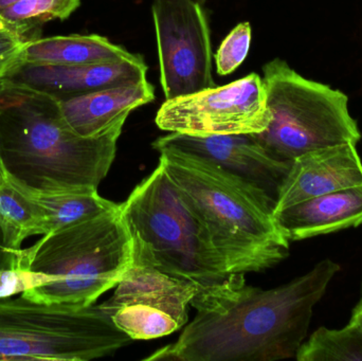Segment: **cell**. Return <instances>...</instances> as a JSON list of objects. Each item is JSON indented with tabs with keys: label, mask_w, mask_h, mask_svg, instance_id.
<instances>
[{
	"label": "cell",
	"mask_w": 362,
	"mask_h": 361,
	"mask_svg": "<svg viewBox=\"0 0 362 361\" xmlns=\"http://www.w3.org/2000/svg\"><path fill=\"white\" fill-rule=\"evenodd\" d=\"M340 265L325 259L312 271L272 290L248 285L230 275L197 294V309L175 343L146 360L274 361L296 357L308 336L315 305Z\"/></svg>",
	"instance_id": "1"
},
{
	"label": "cell",
	"mask_w": 362,
	"mask_h": 361,
	"mask_svg": "<svg viewBox=\"0 0 362 361\" xmlns=\"http://www.w3.org/2000/svg\"><path fill=\"white\" fill-rule=\"evenodd\" d=\"M123 127L78 135L59 100L0 82V154L8 176L33 190L98 189L114 162Z\"/></svg>",
	"instance_id": "2"
},
{
	"label": "cell",
	"mask_w": 362,
	"mask_h": 361,
	"mask_svg": "<svg viewBox=\"0 0 362 361\" xmlns=\"http://www.w3.org/2000/svg\"><path fill=\"white\" fill-rule=\"evenodd\" d=\"M159 162L204 225L229 275L259 273L289 256L274 218L276 201L199 157L163 148Z\"/></svg>",
	"instance_id": "3"
},
{
	"label": "cell",
	"mask_w": 362,
	"mask_h": 361,
	"mask_svg": "<svg viewBox=\"0 0 362 361\" xmlns=\"http://www.w3.org/2000/svg\"><path fill=\"white\" fill-rule=\"evenodd\" d=\"M133 265V239L121 205L47 233L13 256L11 267L54 278L21 297L34 302L91 305L116 288Z\"/></svg>",
	"instance_id": "4"
},
{
	"label": "cell",
	"mask_w": 362,
	"mask_h": 361,
	"mask_svg": "<svg viewBox=\"0 0 362 361\" xmlns=\"http://www.w3.org/2000/svg\"><path fill=\"white\" fill-rule=\"evenodd\" d=\"M121 212L133 239V264L187 282L197 294L229 277L204 225L160 162Z\"/></svg>",
	"instance_id": "5"
},
{
	"label": "cell",
	"mask_w": 362,
	"mask_h": 361,
	"mask_svg": "<svg viewBox=\"0 0 362 361\" xmlns=\"http://www.w3.org/2000/svg\"><path fill=\"white\" fill-rule=\"evenodd\" d=\"M132 341L101 304L0 298V361H89Z\"/></svg>",
	"instance_id": "6"
},
{
	"label": "cell",
	"mask_w": 362,
	"mask_h": 361,
	"mask_svg": "<svg viewBox=\"0 0 362 361\" xmlns=\"http://www.w3.org/2000/svg\"><path fill=\"white\" fill-rule=\"evenodd\" d=\"M263 73L272 120L253 135L274 158L291 162L312 150L358 143L346 93L308 80L280 59L266 64Z\"/></svg>",
	"instance_id": "7"
},
{
	"label": "cell",
	"mask_w": 362,
	"mask_h": 361,
	"mask_svg": "<svg viewBox=\"0 0 362 361\" xmlns=\"http://www.w3.org/2000/svg\"><path fill=\"white\" fill-rule=\"evenodd\" d=\"M270 120L265 85L257 73L165 100L155 118L163 131L194 136L259 134Z\"/></svg>",
	"instance_id": "8"
},
{
	"label": "cell",
	"mask_w": 362,
	"mask_h": 361,
	"mask_svg": "<svg viewBox=\"0 0 362 361\" xmlns=\"http://www.w3.org/2000/svg\"><path fill=\"white\" fill-rule=\"evenodd\" d=\"M152 13L165 100L216 86L210 28L199 2L154 0Z\"/></svg>",
	"instance_id": "9"
},
{
	"label": "cell",
	"mask_w": 362,
	"mask_h": 361,
	"mask_svg": "<svg viewBox=\"0 0 362 361\" xmlns=\"http://www.w3.org/2000/svg\"><path fill=\"white\" fill-rule=\"evenodd\" d=\"M197 288L152 267L133 264L101 307L133 341L161 338L189 321Z\"/></svg>",
	"instance_id": "10"
},
{
	"label": "cell",
	"mask_w": 362,
	"mask_h": 361,
	"mask_svg": "<svg viewBox=\"0 0 362 361\" xmlns=\"http://www.w3.org/2000/svg\"><path fill=\"white\" fill-rule=\"evenodd\" d=\"M153 148L157 152L175 148L199 157L263 191L276 203L291 163L274 158L253 134L194 136L171 133L155 140Z\"/></svg>",
	"instance_id": "11"
},
{
	"label": "cell",
	"mask_w": 362,
	"mask_h": 361,
	"mask_svg": "<svg viewBox=\"0 0 362 361\" xmlns=\"http://www.w3.org/2000/svg\"><path fill=\"white\" fill-rule=\"evenodd\" d=\"M148 67L140 54L131 59L85 65H46L21 61L0 82L57 100L146 80Z\"/></svg>",
	"instance_id": "12"
},
{
	"label": "cell",
	"mask_w": 362,
	"mask_h": 361,
	"mask_svg": "<svg viewBox=\"0 0 362 361\" xmlns=\"http://www.w3.org/2000/svg\"><path fill=\"white\" fill-rule=\"evenodd\" d=\"M356 143L312 150L291 161L274 214L306 199L362 184V161Z\"/></svg>",
	"instance_id": "13"
},
{
	"label": "cell",
	"mask_w": 362,
	"mask_h": 361,
	"mask_svg": "<svg viewBox=\"0 0 362 361\" xmlns=\"http://www.w3.org/2000/svg\"><path fill=\"white\" fill-rule=\"evenodd\" d=\"M154 100V86L146 78L59 100V105L72 131L82 137L95 138L124 126L134 110Z\"/></svg>",
	"instance_id": "14"
},
{
	"label": "cell",
	"mask_w": 362,
	"mask_h": 361,
	"mask_svg": "<svg viewBox=\"0 0 362 361\" xmlns=\"http://www.w3.org/2000/svg\"><path fill=\"white\" fill-rule=\"evenodd\" d=\"M274 218L289 242L357 228L362 225V184L306 199Z\"/></svg>",
	"instance_id": "15"
},
{
	"label": "cell",
	"mask_w": 362,
	"mask_h": 361,
	"mask_svg": "<svg viewBox=\"0 0 362 361\" xmlns=\"http://www.w3.org/2000/svg\"><path fill=\"white\" fill-rule=\"evenodd\" d=\"M135 54L107 37L90 35L29 38L21 61L46 65H85L131 59Z\"/></svg>",
	"instance_id": "16"
},
{
	"label": "cell",
	"mask_w": 362,
	"mask_h": 361,
	"mask_svg": "<svg viewBox=\"0 0 362 361\" xmlns=\"http://www.w3.org/2000/svg\"><path fill=\"white\" fill-rule=\"evenodd\" d=\"M10 179L40 210L46 220L48 233L103 213L117 206V203L102 197L98 193V189L45 192L23 186L11 177Z\"/></svg>",
	"instance_id": "17"
},
{
	"label": "cell",
	"mask_w": 362,
	"mask_h": 361,
	"mask_svg": "<svg viewBox=\"0 0 362 361\" xmlns=\"http://www.w3.org/2000/svg\"><path fill=\"white\" fill-rule=\"evenodd\" d=\"M47 233L46 220L40 210L8 177V182L0 188V241L11 259L21 249L25 239Z\"/></svg>",
	"instance_id": "18"
},
{
	"label": "cell",
	"mask_w": 362,
	"mask_h": 361,
	"mask_svg": "<svg viewBox=\"0 0 362 361\" xmlns=\"http://www.w3.org/2000/svg\"><path fill=\"white\" fill-rule=\"evenodd\" d=\"M298 361H362V330L349 322L339 330L321 326L304 341Z\"/></svg>",
	"instance_id": "19"
},
{
	"label": "cell",
	"mask_w": 362,
	"mask_h": 361,
	"mask_svg": "<svg viewBox=\"0 0 362 361\" xmlns=\"http://www.w3.org/2000/svg\"><path fill=\"white\" fill-rule=\"evenodd\" d=\"M80 4L81 0H21L0 10V23L27 37L28 33L48 21L65 20Z\"/></svg>",
	"instance_id": "20"
},
{
	"label": "cell",
	"mask_w": 362,
	"mask_h": 361,
	"mask_svg": "<svg viewBox=\"0 0 362 361\" xmlns=\"http://www.w3.org/2000/svg\"><path fill=\"white\" fill-rule=\"evenodd\" d=\"M251 36L252 31L249 23H238L228 34L215 54L219 76H229L244 63L250 49Z\"/></svg>",
	"instance_id": "21"
},
{
	"label": "cell",
	"mask_w": 362,
	"mask_h": 361,
	"mask_svg": "<svg viewBox=\"0 0 362 361\" xmlns=\"http://www.w3.org/2000/svg\"><path fill=\"white\" fill-rule=\"evenodd\" d=\"M53 282L54 278L23 267L0 268V298H10Z\"/></svg>",
	"instance_id": "22"
},
{
	"label": "cell",
	"mask_w": 362,
	"mask_h": 361,
	"mask_svg": "<svg viewBox=\"0 0 362 361\" xmlns=\"http://www.w3.org/2000/svg\"><path fill=\"white\" fill-rule=\"evenodd\" d=\"M29 38L18 35L0 23V78L21 61V54Z\"/></svg>",
	"instance_id": "23"
},
{
	"label": "cell",
	"mask_w": 362,
	"mask_h": 361,
	"mask_svg": "<svg viewBox=\"0 0 362 361\" xmlns=\"http://www.w3.org/2000/svg\"><path fill=\"white\" fill-rule=\"evenodd\" d=\"M350 322L356 324L362 330V300L353 309Z\"/></svg>",
	"instance_id": "24"
},
{
	"label": "cell",
	"mask_w": 362,
	"mask_h": 361,
	"mask_svg": "<svg viewBox=\"0 0 362 361\" xmlns=\"http://www.w3.org/2000/svg\"><path fill=\"white\" fill-rule=\"evenodd\" d=\"M11 256L6 251V248L2 246L0 241V268H6L10 266Z\"/></svg>",
	"instance_id": "25"
},
{
	"label": "cell",
	"mask_w": 362,
	"mask_h": 361,
	"mask_svg": "<svg viewBox=\"0 0 362 361\" xmlns=\"http://www.w3.org/2000/svg\"><path fill=\"white\" fill-rule=\"evenodd\" d=\"M8 182V172L2 162L1 154H0V188Z\"/></svg>",
	"instance_id": "26"
},
{
	"label": "cell",
	"mask_w": 362,
	"mask_h": 361,
	"mask_svg": "<svg viewBox=\"0 0 362 361\" xmlns=\"http://www.w3.org/2000/svg\"><path fill=\"white\" fill-rule=\"evenodd\" d=\"M18 1H21V0H0V10L8 8V6H12V4H16Z\"/></svg>",
	"instance_id": "27"
},
{
	"label": "cell",
	"mask_w": 362,
	"mask_h": 361,
	"mask_svg": "<svg viewBox=\"0 0 362 361\" xmlns=\"http://www.w3.org/2000/svg\"><path fill=\"white\" fill-rule=\"evenodd\" d=\"M361 286H362V283H361Z\"/></svg>",
	"instance_id": "28"
}]
</instances>
